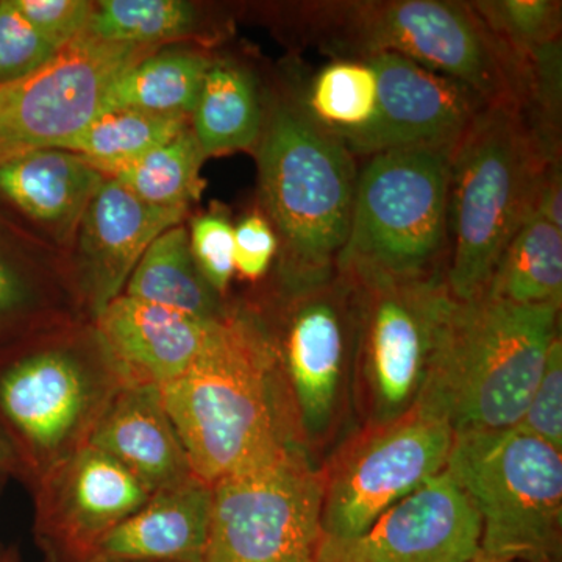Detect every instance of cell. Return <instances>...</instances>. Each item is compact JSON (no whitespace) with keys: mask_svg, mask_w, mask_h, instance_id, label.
Here are the masks:
<instances>
[{"mask_svg":"<svg viewBox=\"0 0 562 562\" xmlns=\"http://www.w3.org/2000/svg\"><path fill=\"white\" fill-rule=\"evenodd\" d=\"M158 394L203 482L216 484L292 449L271 347L249 303L232 305L198 360Z\"/></svg>","mask_w":562,"mask_h":562,"instance_id":"cell-1","label":"cell"},{"mask_svg":"<svg viewBox=\"0 0 562 562\" xmlns=\"http://www.w3.org/2000/svg\"><path fill=\"white\" fill-rule=\"evenodd\" d=\"M265 217L279 241L273 290L292 294L328 283L349 238L358 168L322 127L305 98L277 99L257 146Z\"/></svg>","mask_w":562,"mask_h":562,"instance_id":"cell-2","label":"cell"},{"mask_svg":"<svg viewBox=\"0 0 562 562\" xmlns=\"http://www.w3.org/2000/svg\"><path fill=\"white\" fill-rule=\"evenodd\" d=\"M560 331V308L454 301L416 406L454 435L516 427Z\"/></svg>","mask_w":562,"mask_h":562,"instance_id":"cell-3","label":"cell"},{"mask_svg":"<svg viewBox=\"0 0 562 562\" xmlns=\"http://www.w3.org/2000/svg\"><path fill=\"white\" fill-rule=\"evenodd\" d=\"M301 20L317 47L339 60L395 54L449 77L486 105L525 111L527 77L468 2H314Z\"/></svg>","mask_w":562,"mask_h":562,"instance_id":"cell-4","label":"cell"},{"mask_svg":"<svg viewBox=\"0 0 562 562\" xmlns=\"http://www.w3.org/2000/svg\"><path fill=\"white\" fill-rule=\"evenodd\" d=\"M249 305L271 347L288 441L319 468L358 427L353 288L336 276L312 290L292 294L272 291Z\"/></svg>","mask_w":562,"mask_h":562,"instance_id":"cell-5","label":"cell"},{"mask_svg":"<svg viewBox=\"0 0 562 562\" xmlns=\"http://www.w3.org/2000/svg\"><path fill=\"white\" fill-rule=\"evenodd\" d=\"M550 154L522 110L486 105L454 147L450 166L447 288L454 301L486 291L495 266L532 213Z\"/></svg>","mask_w":562,"mask_h":562,"instance_id":"cell-6","label":"cell"},{"mask_svg":"<svg viewBox=\"0 0 562 562\" xmlns=\"http://www.w3.org/2000/svg\"><path fill=\"white\" fill-rule=\"evenodd\" d=\"M122 387L92 322L76 319L29 336L0 361V428L36 482L80 447Z\"/></svg>","mask_w":562,"mask_h":562,"instance_id":"cell-7","label":"cell"},{"mask_svg":"<svg viewBox=\"0 0 562 562\" xmlns=\"http://www.w3.org/2000/svg\"><path fill=\"white\" fill-rule=\"evenodd\" d=\"M452 155L441 147H406L366 157L336 276L368 281L443 272Z\"/></svg>","mask_w":562,"mask_h":562,"instance_id":"cell-8","label":"cell"},{"mask_svg":"<svg viewBox=\"0 0 562 562\" xmlns=\"http://www.w3.org/2000/svg\"><path fill=\"white\" fill-rule=\"evenodd\" d=\"M446 471L482 520L484 553L562 562V452L519 428L454 435Z\"/></svg>","mask_w":562,"mask_h":562,"instance_id":"cell-9","label":"cell"},{"mask_svg":"<svg viewBox=\"0 0 562 562\" xmlns=\"http://www.w3.org/2000/svg\"><path fill=\"white\" fill-rule=\"evenodd\" d=\"M347 281L357 306V416L360 425L386 424L416 408L453 297L443 272Z\"/></svg>","mask_w":562,"mask_h":562,"instance_id":"cell-10","label":"cell"},{"mask_svg":"<svg viewBox=\"0 0 562 562\" xmlns=\"http://www.w3.org/2000/svg\"><path fill=\"white\" fill-rule=\"evenodd\" d=\"M454 432L416 408L379 425H358L319 465L322 535H361L395 503L446 471Z\"/></svg>","mask_w":562,"mask_h":562,"instance_id":"cell-11","label":"cell"},{"mask_svg":"<svg viewBox=\"0 0 562 562\" xmlns=\"http://www.w3.org/2000/svg\"><path fill=\"white\" fill-rule=\"evenodd\" d=\"M322 475L295 449L213 484L202 562H314L324 535Z\"/></svg>","mask_w":562,"mask_h":562,"instance_id":"cell-12","label":"cell"},{"mask_svg":"<svg viewBox=\"0 0 562 562\" xmlns=\"http://www.w3.org/2000/svg\"><path fill=\"white\" fill-rule=\"evenodd\" d=\"M157 49L85 33L24 79L0 88V160L61 149L102 113L114 81Z\"/></svg>","mask_w":562,"mask_h":562,"instance_id":"cell-13","label":"cell"},{"mask_svg":"<svg viewBox=\"0 0 562 562\" xmlns=\"http://www.w3.org/2000/svg\"><path fill=\"white\" fill-rule=\"evenodd\" d=\"M31 487L33 535L43 562H90L99 542L150 497L91 443L52 465Z\"/></svg>","mask_w":562,"mask_h":562,"instance_id":"cell-14","label":"cell"},{"mask_svg":"<svg viewBox=\"0 0 562 562\" xmlns=\"http://www.w3.org/2000/svg\"><path fill=\"white\" fill-rule=\"evenodd\" d=\"M376 77V106L360 131L338 136L353 157L406 147L452 149L486 106L449 77L395 54L361 60Z\"/></svg>","mask_w":562,"mask_h":562,"instance_id":"cell-15","label":"cell"},{"mask_svg":"<svg viewBox=\"0 0 562 562\" xmlns=\"http://www.w3.org/2000/svg\"><path fill=\"white\" fill-rule=\"evenodd\" d=\"M482 547V520L443 471L395 503L361 535L322 538L314 562H468Z\"/></svg>","mask_w":562,"mask_h":562,"instance_id":"cell-16","label":"cell"},{"mask_svg":"<svg viewBox=\"0 0 562 562\" xmlns=\"http://www.w3.org/2000/svg\"><path fill=\"white\" fill-rule=\"evenodd\" d=\"M187 209H162L106 177L81 217L76 258L66 286L77 312L94 322L124 294L127 281L151 243L177 227Z\"/></svg>","mask_w":562,"mask_h":562,"instance_id":"cell-17","label":"cell"},{"mask_svg":"<svg viewBox=\"0 0 562 562\" xmlns=\"http://www.w3.org/2000/svg\"><path fill=\"white\" fill-rule=\"evenodd\" d=\"M220 321L122 294L92 325L122 386L160 390L191 368Z\"/></svg>","mask_w":562,"mask_h":562,"instance_id":"cell-18","label":"cell"},{"mask_svg":"<svg viewBox=\"0 0 562 562\" xmlns=\"http://www.w3.org/2000/svg\"><path fill=\"white\" fill-rule=\"evenodd\" d=\"M213 484L191 476L154 492L99 542L90 562H202Z\"/></svg>","mask_w":562,"mask_h":562,"instance_id":"cell-19","label":"cell"},{"mask_svg":"<svg viewBox=\"0 0 562 562\" xmlns=\"http://www.w3.org/2000/svg\"><path fill=\"white\" fill-rule=\"evenodd\" d=\"M88 443L113 458L150 494L194 476L157 387L122 386Z\"/></svg>","mask_w":562,"mask_h":562,"instance_id":"cell-20","label":"cell"},{"mask_svg":"<svg viewBox=\"0 0 562 562\" xmlns=\"http://www.w3.org/2000/svg\"><path fill=\"white\" fill-rule=\"evenodd\" d=\"M105 179L69 150L32 149L0 160V195L61 241L76 238Z\"/></svg>","mask_w":562,"mask_h":562,"instance_id":"cell-21","label":"cell"},{"mask_svg":"<svg viewBox=\"0 0 562 562\" xmlns=\"http://www.w3.org/2000/svg\"><path fill=\"white\" fill-rule=\"evenodd\" d=\"M265 114L249 70L213 61L190 117L191 131L205 158L257 149Z\"/></svg>","mask_w":562,"mask_h":562,"instance_id":"cell-22","label":"cell"},{"mask_svg":"<svg viewBox=\"0 0 562 562\" xmlns=\"http://www.w3.org/2000/svg\"><path fill=\"white\" fill-rule=\"evenodd\" d=\"M124 294L203 321H220L232 305L203 279L183 225L169 228L150 244L127 281Z\"/></svg>","mask_w":562,"mask_h":562,"instance_id":"cell-23","label":"cell"},{"mask_svg":"<svg viewBox=\"0 0 562 562\" xmlns=\"http://www.w3.org/2000/svg\"><path fill=\"white\" fill-rule=\"evenodd\" d=\"M524 306L562 303V228L530 214L495 266L484 294Z\"/></svg>","mask_w":562,"mask_h":562,"instance_id":"cell-24","label":"cell"},{"mask_svg":"<svg viewBox=\"0 0 562 562\" xmlns=\"http://www.w3.org/2000/svg\"><path fill=\"white\" fill-rule=\"evenodd\" d=\"M211 63L199 52H155L114 81L103 111L133 109L191 117Z\"/></svg>","mask_w":562,"mask_h":562,"instance_id":"cell-25","label":"cell"},{"mask_svg":"<svg viewBox=\"0 0 562 562\" xmlns=\"http://www.w3.org/2000/svg\"><path fill=\"white\" fill-rule=\"evenodd\" d=\"M190 117L133 109L102 111L63 150L74 151L105 177H113L147 151L190 127Z\"/></svg>","mask_w":562,"mask_h":562,"instance_id":"cell-26","label":"cell"},{"mask_svg":"<svg viewBox=\"0 0 562 562\" xmlns=\"http://www.w3.org/2000/svg\"><path fill=\"white\" fill-rule=\"evenodd\" d=\"M205 161L190 127L122 168L111 179L120 181L140 201L162 209H187L203 191Z\"/></svg>","mask_w":562,"mask_h":562,"instance_id":"cell-27","label":"cell"},{"mask_svg":"<svg viewBox=\"0 0 562 562\" xmlns=\"http://www.w3.org/2000/svg\"><path fill=\"white\" fill-rule=\"evenodd\" d=\"M76 319L83 317L61 272L22 268L0 254V331L32 336Z\"/></svg>","mask_w":562,"mask_h":562,"instance_id":"cell-28","label":"cell"},{"mask_svg":"<svg viewBox=\"0 0 562 562\" xmlns=\"http://www.w3.org/2000/svg\"><path fill=\"white\" fill-rule=\"evenodd\" d=\"M198 9L183 0H102L94 2L88 35L106 43L158 47L191 36Z\"/></svg>","mask_w":562,"mask_h":562,"instance_id":"cell-29","label":"cell"},{"mask_svg":"<svg viewBox=\"0 0 562 562\" xmlns=\"http://www.w3.org/2000/svg\"><path fill=\"white\" fill-rule=\"evenodd\" d=\"M375 72L366 61L336 60L314 77L306 109L336 136L357 132L371 122L376 106Z\"/></svg>","mask_w":562,"mask_h":562,"instance_id":"cell-30","label":"cell"},{"mask_svg":"<svg viewBox=\"0 0 562 562\" xmlns=\"http://www.w3.org/2000/svg\"><path fill=\"white\" fill-rule=\"evenodd\" d=\"M484 24L527 72L535 52L560 41L561 2L494 0L471 2Z\"/></svg>","mask_w":562,"mask_h":562,"instance_id":"cell-31","label":"cell"},{"mask_svg":"<svg viewBox=\"0 0 562 562\" xmlns=\"http://www.w3.org/2000/svg\"><path fill=\"white\" fill-rule=\"evenodd\" d=\"M190 246L195 265L211 288L227 301L235 277V227L220 213H206L191 222Z\"/></svg>","mask_w":562,"mask_h":562,"instance_id":"cell-32","label":"cell"},{"mask_svg":"<svg viewBox=\"0 0 562 562\" xmlns=\"http://www.w3.org/2000/svg\"><path fill=\"white\" fill-rule=\"evenodd\" d=\"M55 52L11 0L0 2V88L24 79L50 60Z\"/></svg>","mask_w":562,"mask_h":562,"instance_id":"cell-33","label":"cell"},{"mask_svg":"<svg viewBox=\"0 0 562 562\" xmlns=\"http://www.w3.org/2000/svg\"><path fill=\"white\" fill-rule=\"evenodd\" d=\"M516 428L562 452V339L558 333L539 382Z\"/></svg>","mask_w":562,"mask_h":562,"instance_id":"cell-34","label":"cell"},{"mask_svg":"<svg viewBox=\"0 0 562 562\" xmlns=\"http://www.w3.org/2000/svg\"><path fill=\"white\" fill-rule=\"evenodd\" d=\"M22 18L60 50L88 31L94 2L88 0H11Z\"/></svg>","mask_w":562,"mask_h":562,"instance_id":"cell-35","label":"cell"},{"mask_svg":"<svg viewBox=\"0 0 562 562\" xmlns=\"http://www.w3.org/2000/svg\"><path fill=\"white\" fill-rule=\"evenodd\" d=\"M279 251L276 232L265 214L251 213L235 227V272L257 283L271 271Z\"/></svg>","mask_w":562,"mask_h":562,"instance_id":"cell-36","label":"cell"},{"mask_svg":"<svg viewBox=\"0 0 562 562\" xmlns=\"http://www.w3.org/2000/svg\"><path fill=\"white\" fill-rule=\"evenodd\" d=\"M561 158L550 161L539 181L532 213L562 228Z\"/></svg>","mask_w":562,"mask_h":562,"instance_id":"cell-37","label":"cell"},{"mask_svg":"<svg viewBox=\"0 0 562 562\" xmlns=\"http://www.w3.org/2000/svg\"><path fill=\"white\" fill-rule=\"evenodd\" d=\"M0 473H13L21 476V465L13 446L0 428Z\"/></svg>","mask_w":562,"mask_h":562,"instance_id":"cell-38","label":"cell"},{"mask_svg":"<svg viewBox=\"0 0 562 562\" xmlns=\"http://www.w3.org/2000/svg\"><path fill=\"white\" fill-rule=\"evenodd\" d=\"M468 562H513L509 560H505V558L492 557V554L484 553L483 550H480L472 560Z\"/></svg>","mask_w":562,"mask_h":562,"instance_id":"cell-39","label":"cell"},{"mask_svg":"<svg viewBox=\"0 0 562 562\" xmlns=\"http://www.w3.org/2000/svg\"><path fill=\"white\" fill-rule=\"evenodd\" d=\"M0 562H21L20 553L16 549L7 550L5 553L0 554Z\"/></svg>","mask_w":562,"mask_h":562,"instance_id":"cell-40","label":"cell"}]
</instances>
